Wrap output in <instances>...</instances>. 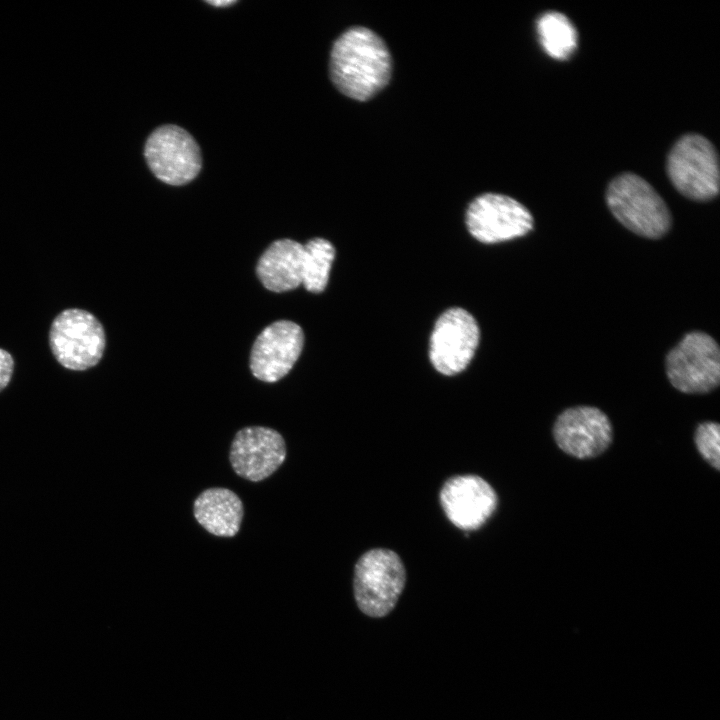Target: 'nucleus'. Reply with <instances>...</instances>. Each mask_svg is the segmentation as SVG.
<instances>
[{
    "label": "nucleus",
    "mask_w": 720,
    "mask_h": 720,
    "mask_svg": "<svg viewBox=\"0 0 720 720\" xmlns=\"http://www.w3.org/2000/svg\"><path fill=\"white\" fill-rule=\"evenodd\" d=\"M441 508L457 528L473 531L481 528L495 512L498 496L484 478L459 474L448 478L439 493Z\"/></svg>",
    "instance_id": "obj_10"
},
{
    "label": "nucleus",
    "mask_w": 720,
    "mask_h": 720,
    "mask_svg": "<svg viewBox=\"0 0 720 720\" xmlns=\"http://www.w3.org/2000/svg\"><path fill=\"white\" fill-rule=\"evenodd\" d=\"M304 345L301 327L289 320L273 322L256 338L250 355L252 374L272 383L283 378L296 363Z\"/></svg>",
    "instance_id": "obj_13"
},
{
    "label": "nucleus",
    "mask_w": 720,
    "mask_h": 720,
    "mask_svg": "<svg viewBox=\"0 0 720 720\" xmlns=\"http://www.w3.org/2000/svg\"><path fill=\"white\" fill-rule=\"evenodd\" d=\"M49 346L57 362L72 371L96 366L103 357L106 336L91 312L80 308L61 311L52 321Z\"/></svg>",
    "instance_id": "obj_4"
},
{
    "label": "nucleus",
    "mask_w": 720,
    "mask_h": 720,
    "mask_svg": "<svg viewBox=\"0 0 720 720\" xmlns=\"http://www.w3.org/2000/svg\"><path fill=\"white\" fill-rule=\"evenodd\" d=\"M406 579L405 565L395 551L373 548L364 552L353 572V594L358 609L371 618L386 617L395 608Z\"/></svg>",
    "instance_id": "obj_2"
},
{
    "label": "nucleus",
    "mask_w": 720,
    "mask_h": 720,
    "mask_svg": "<svg viewBox=\"0 0 720 720\" xmlns=\"http://www.w3.org/2000/svg\"><path fill=\"white\" fill-rule=\"evenodd\" d=\"M234 3H236V1H230V0H224V1H218V0H217V1H209V4L214 5V6H218V7H220V6H229V5H232V4H234Z\"/></svg>",
    "instance_id": "obj_20"
},
{
    "label": "nucleus",
    "mask_w": 720,
    "mask_h": 720,
    "mask_svg": "<svg viewBox=\"0 0 720 720\" xmlns=\"http://www.w3.org/2000/svg\"><path fill=\"white\" fill-rule=\"evenodd\" d=\"M466 226L478 241L494 244L529 233L533 217L517 200L503 194L485 193L469 204Z\"/></svg>",
    "instance_id": "obj_8"
},
{
    "label": "nucleus",
    "mask_w": 720,
    "mask_h": 720,
    "mask_svg": "<svg viewBox=\"0 0 720 720\" xmlns=\"http://www.w3.org/2000/svg\"><path fill=\"white\" fill-rule=\"evenodd\" d=\"M606 203L614 217L639 236L657 239L671 226L665 201L636 174L624 173L614 178L606 191Z\"/></svg>",
    "instance_id": "obj_3"
},
{
    "label": "nucleus",
    "mask_w": 720,
    "mask_h": 720,
    "mask_svg": "<svg viewBox=\"0 0 720 720\" xmlns=\"http://www.w3.org/2000/svg\"><path fill=\"white\" fill-rule=\"evenodd\" d=\"M303 245L291 239L274 241L258 260L256 273L265 288L286 292L302 284Z\"/></svg>",
    "instance_id": "obj_14"
},
{
    "label": "nucleus",
    "mask_w": 720,
    "mask_h": 720,
    "mask_svg": "<svg viewBox=\"0 0 720 720\" xmlns=\"http://www.w3.org/2000/svg\"><path fill=\"white\" fill-rule=\"evenodd\" d=\"M694 441L702 458L716 470L720 469V426L717 422L700 423Z\"/></svg>",
    "instance_id": "obj_18"
},
{
    "label": "nucleus",
    "mask_w": 720,
    "mask_h": 720,
    "mask_svg": "<svg viewBox=\"0 0 720 720\" xmlns=\"http://www.w3.org/2000/svg\"><path fill=\"white\" fill-rule=\"evenodd\" d=\"M479 339L475 318L462 308H450L434 325L429 345L430 361L441 374L460 373L474 357Z\"/></svg>",
    "instance_id": "obj_9"
},
{
    "label": "nucleus",
    "mask_w": 720,
    "mask_h": 720,
    "mask_svg": "<svg viewBox=\"0 0 720 720\" xmlns=\"http://www.w3.org/2000/svg\"><path fill=\"white\" fill-rule=\"evenodd\" d=\"M13 372V356L5 349L0 348V392L10 383Z\"/></svg>",
    "instance_id": "obj_19"
},
{
    "label": "nucleus",
    "mask_w": 720,
    "mask_h": 720,
    "mask_svg": "<svg viewBox=\"0 0 720 720\" xmlns=\"http://www.w3.org/2000/svg\"><path fill=\"white\" fill-rule=\"evenodd\" d=\"M286 454L285 440L278 431L249 426L236 433L229 458L238 476L258 482L272 475L284 462Z\"/></svg>",
    "instance_id": "obj_12"
},
{
    "label": "nucleus",
    "mask_w": 720,
    "mask_h": 720,
    "mask_svg": "<svg viewBox=\"0 0 720 720\" xmlns=\"http://www.w3.org/2000/svg\"><path fill=\"white\" fill-rule=\"evenodd\" d=\"M302 284L312 293L322 292L328 283L335 258V248L323 238H314L303 245Z\"/></svg>",
    "instance_id": "obj_17"
},
{
    "label": "nucleus",
    "mask_w": 720,
    "mask_h": 720,
    "mask_svg": "<svg viewBox=\"0 0 720 720\" xmlns=\"http://www.w3.org/2000/svg\"><path fill=\"white\" fill-rule=\"evenodd\" d=\"M666 374L674 388L687 394H704L720 381V351L707 333L693 331L668 352Z\"/></svg>",
    "instance_id": "obj_6"
},
{
    "label": "nucleus",
    "mask_w": 720,
    "mask_h": 720,
    "mask_svg": "<svg viewBox=\"0 0 720 720\" xmlns=\"http://www.w3.org/2000/svg\"><path fill=\"white\" fill-rule=\"evenodd\" d=\"M194 517L209 533L219 537H233L243 518V504L236 493L222 487L208 488L194 501Z\"/></svg>",
    "instance_id": "obj_15"
},
{
    "label": "nucleus",
    "mask_w": 720,
    "mask_h": 720,
    "mask_svg": "<svg viewBox=\"0 0 720 720\" xmlns=\"http://www.w3.org/2000/svg\"><path fill=\"white\" fill-rule=\"evenodd\" d=\"M537 32L544 50L555 59H567L577 47V31L560 12L541 15L537 20Z\"/></svg>",
    "instance_id": "obj_16"
},
{
    "label": "nucleus",
    "mask_w": 720,
    "mask_h": 720,
    "mask_svg": "<svg viewBox=\"0 0 720 720\" xmlns=\"http://www.w3.org/2000/svg\"><path fill=\"white\" fill-rule=\"evenodd\" d=\"M330 76L347 97L366 101L389 82L392 60L386 43L369 28L354 26L333 43Z\"/></svg>",
    "instance_id": "obj_1"
},
{
    "label": "nucleus",
    "mask_w": 720,
    "mask_h": 720,
    "mask_svg": "<svg viewBox=\"0 0 720 720\" xmlns=\"http://www.w3.org/2000/svg\"><path fill=\"white\" fill-rule=\"evenodd\" d=\"M145 158L161 181L182 185L193 180L201 169L200 149L194 138L176 125H163L148 137Z\"/></svg>",
    "instance_id": "obj_7"
},
{
    "label": "nucleus",
    "mask_w": 720,
    "mask_h": 720,
    "mask_svg": "<svg viewBox=\"0 0 720 720\" xmlns=\"http://www.w3.org/2000/svg\"><path fill=\"white\" fill-rule=\"evenodd\" d=\"M667 173L677 191L691 200L708 201L719 192L717 151L704 136L681 137L669 152Z\"/></svg>",
    "instance_id": "obj_5"
},
{
    "label": "nucleus",
    "mask_w": 720,
    "mask_h": 720,
    "mask_svg": "<svg viewBox=\"0 0 720 720\" xmlns=\"http://www.w3.org/2000/svg\"><path fill=\"white\" fill-rule=\"evenodd\" d=\"M553 437L566 454L577 459H590L610 446L613 429L608 416L599 408L576 406L557 417Z\"/></svg>",
    "instance_id": "obj_11"
}]
</instances>
